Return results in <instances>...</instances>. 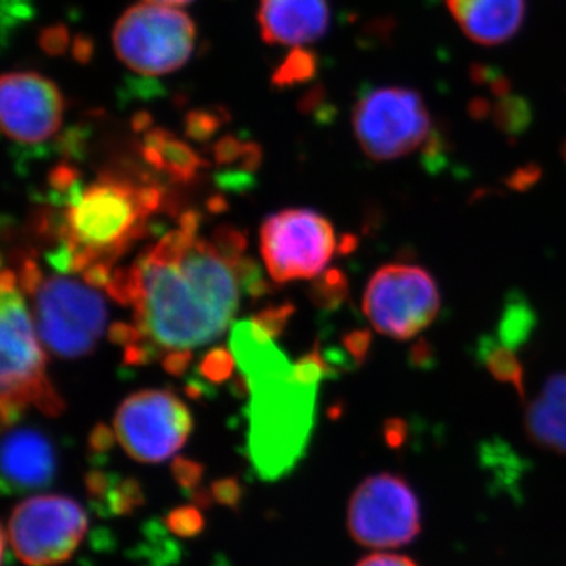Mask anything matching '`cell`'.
<instances>
[{
	"mask_svg": "<svg viewBox=\"0 0 566 566\" xmlns=\"http://www.w3.org/2000/svg\"><path fill=\"white\" fill-rule=\"evenodd\" d=\"M199 229L180 226L118 268L107 292L132 305L137 329L156 348H199L226 333L240 304L241 260L230 259Z\"/></svg>",
	"mask_w": 566,
	"mask_h": 566,
	"instance_id": "cell-1",
	"label": "cell"
},
{
	"mask_svg": "<svg viewBox=\"0 0 566 566\" xmlns=\"http://www.w3.org/2000/svg\"><path fill=\"white\" fill-rule=\"evenodd\" d=\"M230 348L248 385L249 461L260 480L275 482L289 475L307 450L318 385L303 381L273 337L252 319L233 324Z\"/></svg>",
	"mask_w": 566,
	"mask_h": 566,
	"instance_id": "cell-2",
	"label": "cell"
},
{
	"mask_svg": "<svg viewBox=\"0 0 566 566\" xmlns=\"http://www.w3.org/2000/svg\"><path fill=\"white\" fill-rule=\"evenodd\" d=\"M62 202L65 210L52 214L50 234L70 253L71 273H84L93 264L112 266L147 234L163 192L109 174L88 186L77 181Z\"/></svg>",
	"mask_w": 566,
	"mask_h": 566,
	"instance_id": "cell-3",
	"label": "cell"
},
{
	"mask_svg": "<svg viewBox=\"0 0 566 566\" xmlns=\"http://www.w3.org/2000/svg\"><path fill=\"white\" fill-rule=\"evenodd\" d=\"M17 275L6 270L0 277L2 293V363H0V412L3 428L20 422L29 405L48 416L63 411V400L46 376V356L36 337L33 319L18 289Z\"/></svg>",
	"mask_w": 566,
	"mask_h": 566,
	"instance_id": "cell-4",
	"label": "cell"
},
{
	"mask_svg": "<svg viewBox=\"0 0 566 566\" xmlns=\"http://www.w3.org/2000/svg\"><path fill=\"white\" fill-rule=\"evenodd\" d=\"M196 25L178 7L137 3L122 14L112 33L115 54L142 76H166L191 59Z\"/></svg>",
	"mask_w": 566,
	"mask_h": 566,
	"instance_id": "cell-5",
	"label": "cell"
},
{
	"mask_svg": "<svg viewBox=\"0 0 566 566\" xmlns=\"http://www.w3.org/2000/svg\"><path fill=\"white\" fill-rule=\"evenodd\" d=\"M353 129L365 155L378 163L408 158L433 137L427 104L406 87L365 93L354 106Z\"/></svg>",
	"mask_w": 566,
	"mask_h": 566,
	"instance_id": "cell-6",
	"label": "cell"
},
{
	"mask_svg": "<svg viewBox=\"0 0 566 566\" xmlns=\"http://www.w3.org/2000/svg\"><path fill=\"white\" fill-rule=\"evenodd\" d=\"M41 342L52 354L65 359L87 356L104 333L107 307L93 286L50 275L32 294Z\"/></svg>",
	"mask_w": 566,
	"mask_h": 566,
	"instance_id": "cell-7",
	"label": "cell"
},
{
	"mask_svg": "<svg viewBox=\"0 0 566 566\" xmlns=\"http://www.w3.org/2000/svg\"><path fill=\"white\" fill-rule=\"evenodd\" d=\"M363 311L379 334L394 340H411L438 318L441 294L424 268L389 263L368 281Z\"/></svg>",
	"mask_w": 566,
	"mask_h": 566,
	"instance_id": "cell-8",
	"label": "cell"
},
{
	"mask_svg": "<svg viewBox=\"0 0 566 566\" xmlns=\"http://www.w3.org/2000/svg\"><path fill=\"white\" fill-rule=\"evenodd\" d=\"M87 532V513L65 495H35L11 513L3 538L28 566L69 560Z\"/></svg>",
	"mask_w": 566,
	"mask_h": 566,
	"instance_id": "cell-9",
	"label": "cell"
},
{
	"mask_svg": "<svg viewBox=\"0 0 566 566\" xmlns=\"http://www.w3.org/2000/svg\"><path fill=\"white\" fill-rule=\"evenodd\" d=\"M348 528L363 546L389 549L408 545L422 531L419 497L401 475L381 472L368 476L349 501Z\"/></svg>",
	"mask_w": 566,
	"mask_h": 566,
	"instance_id": "cell-10",
	"label": "cell"
},
{
	"mask_svg": "<svg viewBox=\"0 0 566 566\" xmlns=\"http://www.w3.org/2000/svg\"><path fill=\"white\" fill-rule=\"evenodd\" d=\"M260 249L275 282L318 277L337 249L334 227L318 212L286 210L271 216L260 232Z\"/></svg>",
	"mask_w": 566,
	"mask_h": 566,
	"instance_id": "cell-11",
	"label": "cell"
},
{
	"mask_svg": "<svg viewBox=\"0 0 566 566\" xmlns=\"http://www.w3.org/2000/svg\"><path fill=\"white\" fill-rule=\"evenodd\" d=\"M117 441L140 463H163L177 453L192 431V417L180 398L167 390L129 395L114 420Z\"/></svg>",
	"mask_w": 566,
	"mask_h": 566,
	"instance_id": "cell-12",
	"label": "cell"
},
{
	"mask_svg": "<svg viewBox=\"0 0 566 566\" xmlns=\"http://www.w3.org/2000/svg\"><path fill=\"white\" fill-rule=\"evenodd\" d=\"M65 99L57 85L32 71H13L0 81V123L9 139L41 144L61 129Z\"/></svg>",
	"mask_w": 566,
	"mask_h": 566,
	"instance_id": "cell-13",
	"label": "cell"
},
{
	"mask_svg": "<svg viewBox=\"0 0 566 566\" xmlns=\"http://www.w3.org/2000/svg\"><path fill=\"white\" fill-rule=\"evenodd\" d=\"M57 469L50 439L33 428L11 430L2 446V486L7 493L50 485Z\"/></svg>",
	"mask_w": 566,
	"mask_h": 566,
	"instance_id": "cell-14",
	"label": "cell"
},
{
	"mask_svg": "<svg viewBox=\"0 0 566 566\" xmlns=\"http://www.w3.org/2000/svg\"><path fill=\"white\" fill-rule=\"evenodd\" d=\"M263 40L281 46H304L322 39L329 28L327 0H260Z\"/></svg>",
	"mask_w": 566,
	"mask_h": 566,
	"instance_id": "cell-15",
	"label": "cell"
},
{
	"mask_svg": "<svg viewBox=\"0 0 566 566\" xmlns=\"http://www.w3.org/2000/svg\"><path fill=\"white\" fill-rule=\"evenodd\" d=\"M453 20L468 39L483 46L512 40L526 20V0H447Z\"/></svg>",
	"mask_w": 566,
	"mask_h": 566,
	"instance_id": "cell-16",
	"label": "cell"
},
{
	"mask_svg": "<svg viewBox=\"0 0 566 566\" xmlns=\"http://www.w3.org/2000/svg\"><path fill=\"white\" fill-rule=\"evenodd\" d=\"M524 431L532 444L566 455V371L549 376L528 401Z\"/></svg>",
	"mask_w": 566,
	"mask_h": 566,
	"instance_id": "cell-17",
	"label": "cell"
},
{
	"mask_svg": "<svg viewBox=\"0 0 566 566\" xmlns=\"http://www.w3.org/2000/svg\"><path fill=\"white\" fill-rule=\"evenodd\" d=\"M144 158L156 169L177 181H189L202 166V159L169 133L151 132L145 137Z\"/></svg>",
	"mask_w": 566,
	"mask_h": 566,
	"instance_id": "cell-18",
	"label": "cell"
},
{
	"mask_svg": "<svg viewBox=\"0 0 566 566\" xmlns=\"http://www.w3.org/2000/svg\"><path fill=\"white\" fill-rule=\"evenodd\" d=\"M480 359L491 376L497 381L515 387L517 394L524 395V367L515 346L502 340H483L480 346Z\"/></svg>",
	"mask_w": 566,
	"mask_h": 566,
	"instance_id": "cell-19",
	"label": "cell"
},
{
	"mask_svg": "<svg viewBox=\"0 0 566 566\" xmlns=\"http://www.w3.org/2000/svg\"><path fill=\"white\" fill-rule=\"evenodd\" d=\"M144 504V493L136 479H115L102 502L103 515L126 516Z\"/></svg>",
	"mask_w": 566,
	"mask_h": 566,
	"instance_id": "cell-20",
	"label": "cell"
},
{
	"mask_svg": "<svg viewBox=\"0 0 566 566\" xmlns=\"http://www.w3.org/2000/svg\"><path fill=\"white\" fill-rule=\"evenodd\" d=\"M348 294V282L345 274L338 270H329L322 277H316L314 285L311 286L312 303L318 307L333 311L344 303Z\"/></svg>",
	"mask_w": 566,
	"mask_h": 566,
	"instance_id": "cell-21",
	"label": "cell"
},
{
	"mask_svg": "<svg viewBox=\"0 0 566 566\" xmlns=\"http://www.w3.org/2000/svg\"><path fill=\"white\" fill-rule=\"evenodd\" d=\"M164 524L181 538H192V536L199 535L205 526L200 510L189 505L172 510L169 515L164 517Z\"/></svg>",
	"mask_w": 566,
	"mask_h": 566,
	"instance_id": "cell-22",
	"label": "cell"
},
{
	"mask_svg": "<svg viewBox=\"0 0 566 566\" xmlns=\"http://www.w3.org/2000/svg\"><path fill=\"white\" fill-rule=\"evenodd\" d=\"M234 365H237V360H234L233 353L227 352L226 348H216L205 354L199 370L202 378L221 385L232 376Z\"/></svg>",
	"mask_w": 566,
	"mask_h": 566,
	"instance_id": "cell-23",
	"label": "cell"
},
{
	"mask_svg": "<svg viewBox=\"0 0 566 566\" xmlns=\"http://www.w3.org/2000/svg\"><path fill=\"white\" fill-rule=\"evenodd\" d=\"M294 307L290 304H283L281 307H270L253 316L252 322L264 331L270 337H277L285 329L290 316L293 315Z\"/></svg>",
	"mask_w": 566,
	"mask_h": 566,
	"instance_id": "cell-24",
	"label": "cell"
},
{
	"mask_svg": "<svg viewBox=\"0 0 566 566\" xmlns=\"http://www.w3.org/2000/svg\"><path fill=\"white\" fill-rule=\"evenodd\" d=\"M172 474L182 490L193 493L199 486L200 480H202L203 468L202 464L196 463V461L177 458L172 464Z\"/></svg>",
	"mask_w": 566,
	"mask_h": 566,
	"instance_id": "cell-25",
	"label": "cell"
},
{
	"mask_svg": "<svg viewBox=\"0 0 566 566\" xmlns=\"http://www.w3.org/2000/svg\"><path fill=\"white\" fill-rule=\"evenodd\" d=\"M211 494L218 504L238 509L241 501V486L237 479L218 480L211 486Z\"/></svg>",
	"mask_w": 566,
	"mask_h": 566,
	"instance_id": "cell-26",
	"label": "cell"
},
{
	"mask_svg": "<svg viewBox=\"0 0 566 566\" xmlns=\"http://www.w3.org/2000/svg\"><path fill=\"white\" fill-rule=\"evenodd\" d=\"M115 479H112V475L106 474L103 471H92L91 474L85 479V486H87L88 494L95 502V505H98L99 502L104 501L107 493H109L112 483H114Z\"/></svg>",
	"mask_w": 566,
	"mask_h": 566,
	"instance_id": "cell-27",
	"label": "cell"
},
{
	"mask_svg": "<svg viewBox=\"0 0 566 566\" xmlns=\"http://www.w3.org/2000/svg\"><path fill=\"white\" fill-rule=\"evenodd\" d=\"M114 433L115 431H112L106 424H98V427L93 428L91 439H88V446H91L93 455L102 457L111 452L115 438H117Z\"/></svg>",
	"mask_w": 566,
	"mask_h": 566,
	"instance_id": "cell-28",
	"label": "cell"
},
{
	"mask_svg": "<svg viewBox=\"0 0 566 566\" xmlns=\"http://www.w3.org/2000/svg\"><path fill=\"white\" fill-rule=\"evenodd\" d=\"M356 566H419L411 557L401 554L376 553L364 557Z\"/></svg>",
	"mask_w": 566,
	"mask_h": 566,
	"instance_id": "cell-29",
	"label": "cell"
},
{
	"mask_svg": "<svg viewBox=\"0 0 566 566\" xmlns=\"http://www.w3.org/2000/svg\"><path fill=\"white\" fill-rule=\"evenodd\" d=\"M192 354L189 349H178V352H169L166 354L163 360V367L170 375L181 376L188 370L189 364H191Z\"/></svg>",
	"mask_w": 566,
	"mask_h": 566,
	"instance_id": "cell-30",
	"label": "cell"
},
{
	"mask_svg": "<svg viewBox=\"0 0 566 566\" xmlns=\"http://www.w3.org/2000/svg\"><path fill=\"white\" fill-rule=\"evenodd\" d=\"M109 338L112 342H115V344L129 346L144 340V335L137 329L136 324L129 326V324L117 323L111 327Z\"/></svg>",
	"mask_w": 566,
	"mask_h": 566,
	"instance_id": "cell-31",
	"label": "cell"
},
{
	"mask_svg": "<svg viewBox=\"0 0 566 566\" xmlns=\"http://www.w3.org/2000/svg\"><path fill=\"white\" fill-rule=\"evenodd\" d=\"M344 342L348 353L353 354L356 359L363 360L365 354H367L368 345H370V335L365 331H356V333L346 335Z\"/></svg>",
	"mask_w": 566,
	"mask_h": 566,
	"instance_id": "cell-32",
	"label": "cell"
},
{
	"mask_svg": "<svg viewBox=\"0 0 566 566\" xmlns=\"http://www.w3.org/2000/svg\"><path fill=\"white\" fill-rule=\"evenodd\" d=\"M145 2L159 3V6L167 7H182L188 6V3H191L192 0H145Z\"/></svg>",
	"mask_w": 566,
	"mask_h": 566,
	"instance_id": "cell-33",
	"label": "cell"
}]
</instances>
